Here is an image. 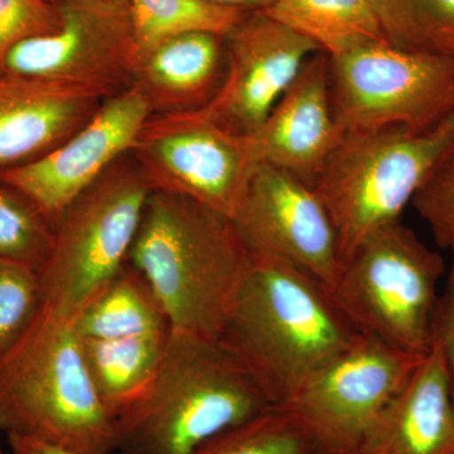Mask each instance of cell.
Listing matches in <instances>:
<instances>
[{"label": "cell", "mask_w": 454, "mask_h": 454, "mask_svg": "<svg viewBox=\"0 0 454 454\" xmlns=\"http://www.w3.org/2000/svg\"><path fill=\"white\" fill-rule=\"evenodd\" d=\"M250 258L217 340L282 405L364 333L321 280L283 260Z\"/></svg>", "instance_id": "1"}, {"label": "cell", "mask_w": 454, "mask_h": 454, "mask_svg": "<svg viewBox=\"0 0 454 454\" xmlns=\"http://www.w3.org/2000/svg\"><path fill=\"white\" fill-rule=\"evenodd\" d=\"M231 217L152 191L128 262L154 292L170 331L217 340L250 265Z\"/></svg>", "instance_id": "2"}, {"label": "cell", "mask_w": 454, "mask_h": 454, "mask_svg": "<svg viewBox=\"0 0 454 454\" xmlns=\"http://www.w3.org/2000/svg\"><path fill=\"white\" fill-rule=\"evenodd\" d=\"M271 406L219 340L170 331L151 387L114 418L115 452L190 454Z\"/></svg>", "instance_id": "3"}, {"label": "cell", "mask_w": 454, "mask_h": 454, "mask_svg": "<svg viewBox=\"0 0 454 454\" xmlns=\"http://www.w3.org/2000/svg\"><path fill=\"white\" fill-rule=\"evenodd\" d=\"M0 432L74 452L115 453L114 418L92 387L82 339L47 304L0 358Z\"/></svg>", "instance_id": "4"}, {"label": "cell", "mask_w": 454, "mask_h": 454, "mask_svg": "<svg viewBox=\"0 0 454 454\" xmlns=\"http://www.w3.org/2000/svg\"><path fill=\"white\" fill-rule=\"evenodd\" d=\"M453 153L454 112L428 128L343 131L312 184L336 227L342 262L373 232L400 221Z\"/></svg>", "instance_id": "5"}, {"label": "cell", "mask_w": 454, "mask_h": 454, "mask_svg": "<svg viewBox=\"0 0 454 454\" xmlns=\"http://www.w3.org/2000/svg\"><path fill=\"white\" fill-rule=\"evenodd\" d=\"M152 188L129 153L59 215L38 269L42 301L71 321L128 262Z\"/></svg>", "instance_id": "6"}, {"label": "cell", "mask_w": 454, "mask_h": 454, "mask_svg": "<svg viewBox=\"0 0 454 454\" xmlns=\"http://www.w3.org/2000/svg\"><path fill=\"white\" fill-rule=\"evenodd\" d=\"M444 274L441 254L400 220L358 245L343 262L333 292L366 336L427 354L433 345L438 286Z\"/></svg>", "instance_id": "7"}, {"label": "cell", "mask_w": 454, "mask_h": 454, "mask_svg": "<svg viewBox=\"0 0 454 454\" xmlns=\"http://www.w3.org/2000/svg\"><path fill=\"white\" fill-rule=\"evenodd\" d=\"M331 104L340 133L404 125L428 128L454 112V59L361 44L328 57Z\"/></svg>", "instance_id": "8"}, {"label": "cell", "mask_w": 454, "mask_h": 454, "mask_svg": "<svg viewBox=\"0 0 454 454\" xmlns=\"http://www.w3.org/2000/svg\"><path fill=\"white\" fill-rule=\"evenodd\" d=\"M426 354L364 334L280 406L321 454H356L361 442Z\"/></svg>", "instance_id": "9"}, {"label": "cell", "mask_w": 454, "mask_h": 454, "mask_svg": "<svg viewBox=\"0 0 454 454\" xmlns=\"http://www.w3.org/2000/svg\"><path fill=\"white\" fill-rule=\"evenodd\" d=\"M129 155L152 191L188 197L231 219L256 166L247 137L199 110L152 115Z\"/></svg>", "instance_id": "10"}, {"label": "cell", "mask_w": 454, "mask_h": 454, "mask_svg": "<svg viewBox=\"0 0 454 454\" xmlns=\"http://www.w3.org/2000/svg\"><path fill=\"white\" fill-rule=\"evenodd\" d=\"M232 221L250 254L283 260L333 288L343 265L339 235L309 184L256 164Z\"/></svg>", "instance_id": "11"}, {"label": "cell", "mask_w": 454, "mask_h": 454, "mask_svg": "<svg viewBox=\"0 0 454 454\" xmlns=\"http://www.w3.org/2000/svg\"><path fill=\"white\" fill-rule=\"evenodd\" d=\"M55 32L11 51L5 74L82 83L110 95L131 88L137 44L130 9L82 0H61Z\"/></svg>", "instance_id": "12"}, {"label": "cell", "mask_w": 454, "mask_h": 454, "mask_svg": "<svg viewBox=\"0 0 454 454\" xmlns=\"http://www.w3.org/2000/svg\"><path fill=\"white\" fill-rule=\"evenodd\" d=\"M223 40L225 76L199 112L229 133L249 137L319 49L264 12L247 14Z\"/></svg>", "instance_id": "13"}, {"label": "cell", "mask_w": 454, "mask_h": 454, "mask_svg": "<svg viewBox=\"0 0 454 454\" xmlns=\"http://www.w3.org/2000/svg\"><path fill=\"white\" fill-rule=\"evenodd\" d=\"M151 106L138 89L106 98L74 136L43 157L2 170L0 181L28 196L55 225L61 212L115 160L129 153Z\"/></svg>", "instance_id": "14"}, {"label": "cell", "mask_w": 454, "mask_h": 454, "mask_svg": "<svg viewBox=\"0 0 454 454\" xmlns=\"http://www.w3.org/2000/svg\"><path fill=\"white\" fill-rule=\"evenodd\" d=\"M106 90L5 74L0 76V172L50 153L98 113Z\"/></svg>", "instance_id": "15"}, {"label": "cell", "mask_w": 454, "mask_h": 454, "mask_svg": "<svg viewBox=\"0 0 454 454\" xmlns=\"http://www.w3.org/2000/svg\"><path fill=\"white\" fill-rule=\"evenodd\" d=\"M340 134L331 104L328 56L318 51L247 140L256 164L286 170L312 187Z\"/></svg>", "instance_id": "16"}, {"label": "cell", "mask_w": 454, "mask_h": 454, "mask_svg": "<svg viewBox=\"0 0 454 454\" xmlns=\"http://www.w3.org/2000/svg\"><path fill=\"white\" fill-rule=\"evenodd\" d=\"M356 454H454V409L446 365L434 340Z\"/></svg>", "instance_id": "17"}, {"label": "cell", "mask_w": 454, "mask_h": 454, "mask_svg": "<svg viewBox=\"0 0 454 454\" xmlns=\"http://www.w3.org/2000/svg\"><path fill=\"white\" fill-rule=\"evenodd\" d=\"M223 38L211 32L179 33L137 53L131 86L142 92L153 115L208 106L225 76Z\"/></svg>", "instance_id": "18"}, {"label": "cell", "mask_w": 454, "mask_h": 454, "mask_svg": "<svg viewBox=\"0 0 454 454\" xmlns=\"http://www.w3.org/2000/svg\"><path fill=\"white\" fill-rule=\"evenodd\" d=\"M169 333L115 340L82 339L92 387L107 413L115 418L151 387Z\"/></svg>", "instance_id": "19"}, {"label": "cell", "mask_w": 454, "mask_h": 454, "mask_svg": "<svg viewBox=\"0 0 454 454\" xmlns=\"http://www.w3.org/2000/svg\"><path fill=\"white\" fill-rule=\"evenodd\" d=\"M73 325L80 339L115 340L170 333L166 313L129 262L86 304Z\"/></svg>", "instance_id": "20"}, {"label": "cell", "mask_w": 454, "mask_h": 454, "mask_svg": "<svg viewBox=\"0 0 454 454\" xmlns=\"http://www.w3.org/2000/svg\"><path fill=\"white\" fill-rule=\"evenodd\" d=\"M328 57L387 41L372 0H276L264 12Z\"/></svg>", "instance_id": "21"}, {"label": "cell", "mask_w": 454, "mask_h": 454, "mask_svg": "<svg viewBox=\"0 0 454 454\" xmlns=\"http://www.w3.org/2000/svg\"><path fill=\"white\" fill-rule=\"evenodd\" d=\"M385 40L454 59V0H372Z\"/></svg>", "instance_id": "22"}, {"label": "cell", "mask_w": 454, "mask_h": 454, "mask_svg": "<svg viewBox=\"0 0 454 454\" xmlns=\"http://www.w3.org/2000/svg\"><path fill=\"white\" fill-rule=\"evenodd\" d=\"M137 53L155 42L184 32L226 37L249 13L205 0H129Z\"/></svg>", "instance_id": "23"}, {"label": "cell", "mask_w": 454, "mask_h": 454, "mask_svg": "<svg viewBox=\"0 0 454 454\" xmlns=\"http://www.w3.org/2000/svg\"><path fill=\"white\" fill-rule=\"evenodd\" d=\"M190 454H321L306 429L280 406L225 430Z\"/></svg>", "instance_id": "24"}, {"label": "cell", "mask_w": 454, "mask_h": 454, "mask_svg": "<svg viewBox=\"0 0 454 454\" xmlns=\"http://www.w3.org/2000/svg\"><path fill=\"white\" fill-rule=\"evenodd\" d=\"M53 225L35 202L0 181V258L38 271L53 245Z\"/></svg>", "instance_id": "25"}, {"label": "cell", "mask_w": 454, "mask_h": 454, "mask_svg": "<svg viewBox=\"0 0 454 454\" xmlns=\"http://www.w3.org/2000/svg\"><path fill=\"white\" fill-rule=\"evenodd\" d=\"M42 306L38 271L0 258V358L22 339Z\"/></svg>", "instance_id": "26"}, {"label": "cell", "mask_w": 454, "mask_h": 454, "mask_svg": "<svg viewBox=\"0 0 454 454\" xmlns=\"http://www.w3.org/2000/svg\"><path fill=\"white\" fill-rule=\"evenodd\" d=\"M61 25L59 3L52 0H0V76L18 44L55 32Z\"/></svg>", "instance_id": "27"}, {"label": "cell", "mask_w": 454, "mask_h": 454, "mask_svg": "<svg viewBox=\"0 0 454 454\" xmlns=\"http://www.w3.org/2000/svg\"><path fill=\"white\" fill-rule=\"evenodd\" d=\"M411 205L426 221L435 244L454 256V153L430 176Z\"/></svg>", "instance_id": "28"}, {"label": "cell", "mask_w": 454, "mask_h": 454, "mask_svg": "<svg viewBox=\"0 0 454 454\" xmlns=\"http://www.w3.org/2000/svg\"><path fill=\"white\" fill-rule=\"evenodd\" d=\"M433 340L441 348L447 369L450 399L454 409V256L448 273L444 291L439 295L434 319H433Z\"/></svg>", "instance_id": "29"}, {"label": "cell", "mask_w": 454, "mask_h": 454, "mask_svg": "<svg viewBox=\"0 0 454 454\" xmlns=\"http://www.w3.org/2000/svg\"><path fill=\"white\" fill-rule=\"evenodd\" d=\"M7 442L11 454H83L53 446L37 439L16 437V435L7 437Z\"/></svg>", "instance_id": "30"}, {"label": "cell", "mask_w": 454, "mask_h": 454, "mask_svg": "<svg viewBox=\"0 0 454 454\" xmlns=\"http://www.w3.org/2000/svg\"><path fill=\"white\" fill-rule=\"evenodd\" d=\"M205 2L219 7L236 9L245 13H256V12L267 11L276 3V0H205Z\"/></svg>", "instance_id": "31"}, {"label": "cell", "mask_w": 454, "mask_h": 454, "mask_svg": "<svg viewBox=\"0 0 454 454\" xmlns=\"http://www.w3.org/2000/svg\"><path fill=\"white\" fill-rule=\"evenodd\" d=\"M82 2L100 3V4L115 5V7L129 8V0H82Z\"/></svg>", "instance_id": "32"}, {"label": "cell", "mask_w": 454, "mask_h": 454, "mask_svg": "<svg viewBox=\"0 0 454 454\" xmlns=\"http://www.w3.org/2000/svg\"><path fill=\"white\" fill-rule=\"evenodd\" d=\"M0 454H5L4 450H3L2 447H0Z\"/></svg>", "instance_id": "33"}, {"label": "cell", "mask_w": 454, "mask_h": 454, "mask_svg": "<svg viewBox=\"0 0 454 454\" xmlns=\"http://www.w3.org/2000/svg\"><path fill=\"white\" fill-rule=\"evenodd\" d=\"M52 2L59 3V2H61V0H52Z\"/></svg>", "instance_id": "34"}]
</instances>
